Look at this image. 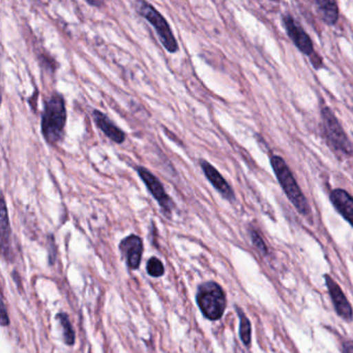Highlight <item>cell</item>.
I'll use <instances>...</instances> for the list:
<instances>
[{
    "mask_svg": "<svg viewBox=\"0 0 353 353\" xmlns=\"http://www.w3.org/2000/svg\"><path fill=\"white\" fill-rule=\"evenodd\" d=\"M67 124V108L63 96L58 92L51 94L45 103L41 120V130L47 143L51 145L61 142Z\"/></svg>",
    "mask_w": 353,
    "mask_h": 353,
    "instance_id": "obj_1",
    "label": "cell"
},
{
    "mask_svg": "<svg viewBox=\"0 0 353 353\" xmlns=\"http://www.w3.org/2000/svg\"><path fill=\"white\" fill-rule=\"evenodd\" d=\"M272 170L276 174L277 180L280 182L281 186L284 190L285 194L288 197L293 206L297 208L301 215H308L311 213L309 202L301 192L297 180L293 176L292 172L289 169L286 162L280 156H272L270 158Z\"/></svg>",
    "mask_w": 353,
    "mask_h": 353,
    "instance_id": "obj_2",
    "label": "cell"
},
{
    "mask_svg": "<svg viewBox=\"0 0 353 353\" xmlns=\"http://www.w3.org/2000/svg\"><path fill=\"white\" fill-rule=\"evenodd\" d=\"M197 303L207 319L219 320L225 312L226 295L222 287L215 282H206L198 287Z\"/></svg>",
    "mask_w": 353,
    "mask_h": 353,
    "instance_id": "obj_3",
    "label": "cell"
},
{
    "mask_svg": "<svg viewBox=\"0 0 353 353\" xmlns=\"http://www.w3.org/2000/svg\"><path fill=\"white\" fill-rule=\"evenodd\" d=\"M136 10L139 15L142 16L147 22L153 26L164 48L169 53L178 52V44L176 42L175 36L164 16L157 11L153 6L147 1H139L137 3Z\"/></svg>",
    "mask_w": 353,
    "mask_h": 353,
    "instance_id": "obj_4",
    "label": "cell"
},
{
    "mask_svg": "<svg viewBox=\"0 0 353 353\" xmlns=\"http://www.w3.org/2000/svg\"><path fill=\"white\" fill-rule=\"evenodd\" d=\"M322 124H323L324 135L328 145L334 151L343 155L351 156L353 153L352 143L349 140L344 129L341 126L338 118L328 107H324L321 110Z\"/></svg>",
    "mask_w": 353,
    "mask_h": 353,
    "instance_id": "obj_5",
    "label": "cell"
},
{
    "mask_svg": "<svg viewBox=\"0 0 353 353\" xmlns=\"http://www.w3.org/2000/svg\"><path fill=\"white\" fill-rule=\"evenodd\" d=\"M137 171H138L139 176L147 186L149 192L153 195V198L159 203L164 213L167 215H171L174 208V202L166 192L159 178H156L147 168L141 167V166L137 168Z\"/></svg>",
    "mask_w": 353,
    "mask_h": 353,
    "instance_id": "obj_6",
    "label": "cell"
},
{
    "mask_svg": "<svg viewBox=\"0 0 353 353\" xmlns=\"http://www.w3.org/2000/svg\"><path fill=\"white\" fill-rule=\"evenodd\" d=\"M283 24H284L285 30H286L289 38L291 39L293 44L297 47L301 52L310 57L315 54L311 38L308 36L307 32L299 25L297 20L293 19L290 15H285L283 17Z\"/></svg>",
    "mask_w": 353,
    "mask_h": 353,
    "instance_id": "obj_7",
    "label": "cell"
},
{
    "mask_svg": "<svg viewBox=\"0 0 353 353\" xmlns=\"http://www.w3.org/2000/svg\"><path fill=\"white\" fill-rule=\"evenodd\" d=\"M122 257L126 258L128 266L132 270H137L140 266L141 258L143 253V242L137 235H129L122 239L120 245Z\"/></svg>",
    "mask_w": 353,
    "mask_h": 353,
    "instance_id": "obj_8",
    "label": "cell"
},
{
    "mask_svg": "<svg viewBox=\"0 0 353 353\" xmlns=\"http://www.w3.org/2000/svg\"><path fill=\"white\" fill-rule=\"evenodd\" d=\"M200 166L207 180H209V182L213 184V188H215L224 198L231 201V202L235 200V195H234L231 186H230L227 180L222 176V174L220 173L211 163L204 161V160H201Z\"/></svg>",
    "mask_w": 353,
    "mask_h": 353,
    "instance_id": "obj_9",
    "label": "cell"
},
{
    "mask_svg": "<svg viewBox=\"0 0 353 353\" xmlns=\"http://www.w3.org/2000/svg\"><path fill=\"white\" fill-rule=\"evenodd\" d=\"M325 282L338 315L346 320L352 319V308L343 291L341 290L340 286L330 276H325Z\"/></svg>",
    "mask_w": 353,
    "mask_h": 353,
    "instance_id": "obj_10",
    "label": "cell"
},
{
    "mask_svg": "<svg viewBox=\"0 0 353 353\" xmlns=\"http://www.w3.org/2000/svg\"><path fill=\"white\" fill-rule=\"evenodd\" d=\"M94 122L96 127L110 139L113 142L117 145H122L126 140V134L122 129L118 128L112 120L104 113L98 110H94L92 112Z\"/></svg>",
    "mask_w": 353,
    "mask_h": 353,
    "instance_id": "obj_11",
    "label": "cell"
},
{
    "mask_svg": "<svg viewBox=\"0 0 353 353\" xmlns=\"http://www.w3.org/2000/svg\"><path fill=\"white\" fill-rule=\"evenodd\" d=\"M330 197L336 211L353 227V197L342 189L332 191Z\"/></svg>",
    "mask_w": 353,
    "mask_h": 353,
    "instance_id": "obj_12",
    "label": "cell"
},
{
    "mask_svg": "<svg viewBox=\"0 0 353 353\" xmlns=\"http://www.w3.org/2000/svg\"><path fill=\"white\" fill-rule=\"evenodd\" d=\"M11 226H10L9 213H8L7 204L5 197L1 199V249L3 256L9 259L11 254Z\"/></svg>",
    "mask_w": 353,
    "mask_h": 353,
    "instance_id": "obj_13",
    "label": "cell"
},
{
    "mask_svg": "<svg viewBox=\"0 0 353 353\" xmlns=\"http://www.w3.org/2000/svg\"><path fill=\"white\" fill-rule=\"evenodd\" d=\"M317 11L319 13L322 21L325 22L328 25H334L339 19L338 5L334 1H326V0H319L316 1Z\"/></svg>",
    "mask_w": 353,
    "mask_h": 353,
    "instance_id": "obj_14",
    "label": "cell"
},
{
    "mask_svg": "<svg viewBox=\"0 0 353 353\" xmlns=\"http://www.w3.org/2000/svg\"><path fill=\"white\" fill-rule=\"evenodd\" d=\"M57 319L61 322V326H63V336H65V342L69 346H73L75 343V332L72 328L71 322H69V316L65 313H59L57 315Z\"/></svg>",
    "mask_w": 353,
    "mask_h": 353,
    "instance_id": "obj_15",
    "label": "cell"
},
{
    "mask_svg": "<svg viewBox=\"0 0 353 353\" xmlns=\"http://www.w3.org/2000/svg\"><path fill=\"white\" fill-rule=\"evenodd\" d=\"M239 319H241V325H239V334H241V339L246 346H249L251 344V323L247 316L239 310Z\"/></svg>",
    "mask_w": 353,
    "mask_h": 353,
    "instance_id": "obj_16",
    "label": "cell"
},
{
    "mask_svg": "<svg viewBox=\"0 0 353 353\" xmlns=\"http://www.w3.org/2000/svg\"><path fill=\"white\" fill-rule=\"evenodd\" d=\"M147 270L149 276L153 277V278H159V277H162L165 274V268H164L163 264H162L161 260L156 257H151L149 260Z\"/></svg>",
    "mask_w": 353,
    "mask_h": 353,
    "instance_id": "obj_17",
    "label": "cell"
},
{
    "mask_svg": "<svg viewBox=\"0 0 353 353\" xmlns=\"http://www.w3.org/2000/svg\"><path fill=\"white\" fill-rule=\"evenodd\" d=\"M251 237L254 245H255V247L257 248L260 252H262L264 254L268 253V249H266V244H264V239H262V237H260V234L258 233L256 230H252Z\"/></svg>",
    "mask_w": 353,
    "mask_h": 353,
    "instance_id": "obj_18",
    "label": "cell"
},
{
    "mask_svg": "<svg viewBox=\"0 0 353 353\" xmlns=\"http://www.w3.org/2000/svg\"><path fill=\"white\" fill-rule=\"evenodd\" d=\"M10 324L9 316L7 314V310H6L5 301L1 303V325L7 326Z\"/></svg>",
    "mask_w": 353,
    "mask_h": 353,
    "instance_id": "obj_19",
    "label": "cell"
},
{
    "mask_svg": "<svg viewBox=\"0 0 353 353\" xmlns=\"http://www.w3.org/2000/svg\"><path fill=\"white\" fill-rule=\"evenodd\" d=\"M310 61H312V63H313L314 67H316V69H318V67H320V65H322L321 57L318 56V55H316V54L312 55V56L310 57Z\"/></svg>",
    "mask_w": 353,
    "mask_h": 353,
    "instance_id": "obj_20",
    "label": "cell"
},
{
    "mask_svg": "<svg viewBox=\"0 0 353 353\" xmlns=\"http://www.w3.org/2000/svg\"><path fill=\"white\" fill-rule=\"evenodd\" d=\"M343 353H353V342H346L343 344Z\"/></svg>",
    "mask_w": 353,
    "mask_h": 353,
    "instance_id": "obj_21",
    "label": "cell"
},
{
    "mask_svg": "<svg viewBox=\"0 0 353 353\" xmlns=\"http://www.w3.org/2000/svg\"><path fill=\"white\" fill-rule=\"evenodd\" d=\"M88 5L90 6H100L102 5V3H94V1H87Z\"/></svg>",
    "mask_w": 353,
    "mask_h": 353,
    "instance_id": "obj_22",
    "label": "cell"
}]
</instances>
